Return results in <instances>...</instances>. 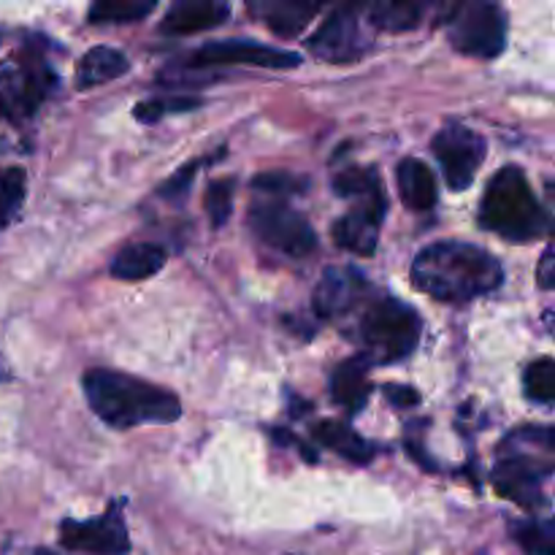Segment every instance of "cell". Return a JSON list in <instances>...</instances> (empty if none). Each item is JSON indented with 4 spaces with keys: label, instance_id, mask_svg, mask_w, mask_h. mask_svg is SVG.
<instances>
[{
    "label": "cell",
    "instance_id": "6da1fadb",
    "mask_svg": "<svg viewBox=\"0 0 555 555\" xmlns=\"http://www.w3.org/2000/svg\"><path fill=\"white\" fill-rule=\"evenodd\" d=\"M412 285L434 301L466 304L488 296L504 282L499 258L469 242H437L412 260Z\"/></svg>",
    "mask_w": 555,
    "mask_h": 555
},
{
    "label": "cell",
    "instance_id": "7a4b0ae2",
    "mask_svg": "<svg viewBox=\"0 0 555 555\" xmlns=\"http://www.w3.org/2000/svg\"><path fill=\"white\" fill-rule=\"evenodd\" d=\"M87 404L106 426L130 431L139 426H168L182 417V401L171 390L112 369H90L81 377Z\"/></svg>",
    "mask_w": 555,
    "mask_h": 555
},
{
    "label": "cell",
    "instance_id": "3957f363",
    "mask_svg": "<svg viewBox=\"0 0 555 555\" xmlns=\"http://www.w3.org/2000/svg\"><path fill=\"white\" fill-rule=\"evenodd\" d=\"M347 318H352L347 336L361 347L358 356L366 358L372 366L412 356L423 336L421 314L393 296L369 293Z\"/></svg>",
    "mask_w": 555,
    "mask_h": 555
},
{
    "label": "cell",
    "instance_id": "277c9868",
    "mask_svg": "<svg viewBox=\"0 0 555 555\" xmlns=\"http://www.w3.org/2000/svg\"><path fill=\"white\" fill-rule=\"evenodd\" d=\"M480 225L518 244L551 233V215L537 201L524 168L504 166L493 173L480 201Z\"/></svg>",
    "mask_w": 555,
    "mask_h": 555
},
{
    "label": "cell",
    "instance_id": "5b68a950",
    "mask_svg": "<svg viewBox=\"0 0 555 555\" xmlns=\"http://www.w3.org/2000/svg\"><path fill=\"white\" fill-rule=\"evenodd\" d=\"M555 442L551 428H524L509 434L493 469V486L509 502L526 509L545 507V482L553 475Z\"/></svg>",
    "mask_w": 555,
    "mask_h": 555
},
{
    "label": "cell",
    "instance_id": "8992f818",
    "mask_svg": "<svg viewBox=\"0 0 555 555\" xmlns=\"http://www.w3.org/2000/svg\"><path fill=\"white\" fill-rule=\"evenodd\" d=\"M60 87L57 70L49 65L43 43H25L0 63V117L27 122Z\"/></svg>",
    "mask_w": 555,
    "mask_h": 555
},
{
    "label": "cell",
    "instance_id": "52a82bcc",
    "mask_svg": "<svg viewBox=\"0 0 555 555\" xmlns=\"http://www.w3.org/2000/svg\"><path fill=\"white\" fill-rule=\"evenodd\" d=\"M448 41L455 52L493 60L507 47V14L491 0H469L448 9Z\"/></svg>",
    "mask_w": 555,
    "mask_h": 555
},
{
    "label": "cell",
    "instance_id": "ba28073f",
    "mask_svg": "<svg viewBox=\"0 0 555 555\" xmlns=\"http://www.w3.org/2000/svg\"><path fill=\"white\" fill-rule=\"evenodd\" d=\"M249 231L287 258H307L318 247V233L301 211L291 209L280 198H260L249 206Z\"/></svg>",
    "mask_w": 555,
    "mask_h": 555
},
{
    "label": "cell",
    "instance_id": "9c48e42d",
    "mask_svg": "<svg viewBox=\"0 0 555 555\" xmlns=\"http://www.w3.org/2000/svg\"><path fill=\"white\" fill-rule=\"evenodd\" d=\"M431 152L439 166H442L448 188L461 193V190H466L475 182V173L486 163L488 144L469 125L448 122L431 139Z\"/></svg>",
    "mask_w": 555,
    "mask_h": 555
},
{
    "label": "cell",
    "instance_id": "30bf717a",
    "mask_svg": "<svg viewBox=\"0 0 555 555\" xmlns=\"http://www.w3.org/2000/svg\"><path fill=\"white\" fill-rule=\"evenodd\" d=\"M304 57L293 49L269 47V43L231 38V41H211L195 49L182 60V68H206V65H255V68L291 70L298 68Z\"/></svg>",
    "mask_w": 555,
    "mask_h": 555
},
{
    "label": "cell",
    "instance_id": "8fae6325",
    "mask_svg": "<svg viewBox=\"0 0 555 555\" xmlns=\"http://www.w3.org/2000/svg\"><path fill=\"white\" fill-rule=\"evenodd\" d=\"M60 545L65 551L87 555H128L130 537L122 518V504L114 502L106 513L87 520L65 518L60 524Z\"/></svg>",
    "mask_w": 555,
    "mask_h": 555
},
{
    "label": "cell",
    "instance_id": "7c38bea8",
    "mask_svg": "<svg viewBox=\"0 0 555 555\" xmlns=\"http://www.w3.org/2000/svg\"><path fill=\"white\" fill-rule=\"evenodd\" d=\"M309 52L318 54L320 60L334 65L356 63L369 52V41L361 30V16L356 5H341L336 9L318 33H312L307 41Z\"/></svg>",
    "mask_w": 555,
    "mask_h": 555
},
{
    "label": "cell",
    "instance_id": "4fadbf2b",
    "mask_svg": "<svg viewBox=\"0 0 555 555\" xmlns=\"http://www.w3.org/2000/svg\"><path fill=\"white\" fill-rule=\"evenodd\" d=\"M385 211H388L385 188L361 195V198H356V206L334 222V242L341 249H347V253L369 258V255L377 253L379 228L385 222Z\"/></svg>",
    "mask_w": 555,
    "mask_h": 555
},
{
    "label": "cell",
    "instance_id": "5bb4252c",
    "mask_svg": "<svg viewBox=\"0 0 555 555\" xmlns=\"http://www.w3.org/2000/svg\"><path fill=\"white\" fill-rule=\"evenodd\" d=\"M372 293L366 276L361 271L350 269V266H334L320 276L318 287L312 293V307L320 320H336L347 318L356 312L358 304Z\"/></svg>",
    "mask_w": 555,
    "mask_h": 555
},
{
    "label": "cell",
    "instance_id": "9a60e30c",
    "mask_svg": "<svg viewBox=\"0 0 555 555\" xmlns=\"http://www.w3.org/2000/svg\"><path fill=\"white\" fill-rule=\"evenodd\" d=\"M231 16V5L222 0H177L168 5L160 22L166 36H193V33L220 27Z\"/></svg>",
    "mask_w": 555,
    "mask_h": 555
},
{
    "label": "cell",
    "instance_id": "2e32d148",
    "mask_svg": "<svg viewBox=\"0 0 555 555\" xmlns=\"http://www.w3.org/2000/svg\"><path fill=\"white\" fill-rule=\"evenodd\" d=\"M247 9L274 36L296 38L318 16L320 3H309V0H253Z\"/></svg>",
    "mask_w": 555,
    "mask_h": 555
},
{
    "label": "cell",
    "instance_id": "e0dca14e",
    "mask_svg": "<svg viewBox=\"0 0 555 555\" xmlns=\"http://www.w3.org/2000/svg\"><path fill=\"white\" fill-rule=\"evenodd\" d=\"M369 369L372 363L363 356H352L347 361H341L339 366L331 374V396H334L336 404L345 406L350 415L366 406L369 393H372V385H369Z\"/></svg>",
    "mask_w": 555,
    "mask_h": 555
},
{
    "label": "cell",
    "instance_id": "ac0fdd59",
    "mask_svg": "<svg viewBox=\"0 0 555 555\" xmlns=\"http://www.w3.org/2000/svg\"><path fill=\"white\" fill-rule=\"evenodd\" d=\"M168 255L160 244L141 242L130 244V247L119 249L112 260V276L119 282H144L150 276L160 274L163 266H166Z\"/></svg>",
    "mask_w": 555,
    "mask_h": 555
},
{
    "label": "cell",
    "instance_id": "d6986e66",
    "mask_svg": "<svg viewBox=\"0 0 555 555\" xmlns=\"http://www.w3.org/2000/svg\"><path fill=\"white\" fill-rule=\"evenodd\" d=\"M396 184H399V195L410 209L428 211L437 204V177L431 168L417 157H404L396 166Z\"/></svg>",
    "mask_w": 555,
    "mask_h": 555
},
{
    "label": "cell",
    "instance_id": "ffe728a7",
    "mask_svg": "<svg viewBox=\"0 0 555 555\" xmlns=\"http://www.w3.org/2000/svg\"><path fill=\"white\" fill-rule=\"evenodd\" d=\"M128 57L119 49L95 47L76 65V87L79 90H92V87H101L106 81L119 79L122 74H128Z\"/></svg>",
    "mask_w": 555,
    "mask_h": 555
},
{
    "label": "cell",
    "instance_id": "44dd1931",
    "mask_svg": "<svg viewBox=\"0 0 555 555\" xmlns=\"http://www.w3.org/2000/svg\"><path fill=\"white\" fill-rule=\"evenodd\" d=\"M314 442H320L323 448L334 450L341 459L352 461V464H369L374 459V448L361 437V434L352 431L347 423L339 421H320L312 428Z\"/></svg>",
    "mask_w": 555,
    "mask_h": 555
},
{
    "label": "cell",
    "instance_id": "7402d4cb",
    "mask_svg": "<svg viewBox=\"0 0 555 555\" xmlns=\"http://www.w3.org/2000/svg\"><path fill=\"white\" fill-rule=\"evenodd\" d=\"M366 16L379 30L404 33L415 30L421 25L423 16H426V5L412 3V0H404V3H372L366 5Z\"/></svg>",
    "mask_w": 555,
    "mask_h": 555
},
{
    "label": "cell",
    "instance_id": "603a6c76",
    "mask_svg": "<svg viewBox=\"0 0 555 555\" xmlns=\"http://www.w3.org/2000/svg\"><path fill=\"white\" fill-rule=\"evenodd\" d=\"M157 9L155 0H98L90 9L87 20L92 25H130V22H141Z\"/></svg>",
    "mask_w": 555,
    "mask_h": 555
},
{
    "label": "cell",
    "instance_id": "cb8c5ba5",
    "mask_svg": "<svg viewBox=\"0 0 555 555\" xmlns=\"http://www.w3.org/2000/svg\"><path fill=\"white\" fill-rule=\"evenodd\" d=\"M509 534L529 555H555L553 520H518L509 524Z\"/></svg>",
    "mask_w": 555,
    "mask_h": 555
},
{
    "label": "cell",
    "instance_id": "d4e9b609",
    "mask_svg": "<svg viewBox=\"0 0 555 555\" xmlns=\"http://www.w3.org/2000/svg\"><path fill=\"white\" fill-rule=\"evenodd\" d=\"M27 195V177L22 168H5L0 171V231L9 228L22 211Z\"/></svg>",
    "mask_w": 555,
    "mask_h": 555
},
{
    "label": "cell",
    "instance_id": "484cf974",
    "mask_svg": "<svg viewBox=\"0 0 555 555\" xmlns=\"http://www.w3.org/2000/svg\"><path fill=\"white\" fill-rule=\"evenodd\" d=\"M201 98L193 95H168V98H152V101H141L139 106L133 108V117L139 122L155 125L160 122L163 117L168 114H184V112H195L201 106Z\"/></svg>",
    "mask_w": 555,
    "mask_h": 555
},
{
    "label": "cell",
    "instance_id": "4316f807",
    "mask_svg": "<svg viewBox=\"0 0 555 555\" xmlns=\"http://www.w3.org/2000/svg\"><path fill=\"white\" fill-rule=\"evenodd\" d=\"M526 396L537 404H553L555 399V363L553 358H540V361L529 363L524 374Z\"/></svg>",
    "mask_w": 555,
    "mask_h": 555
},
{
    "label": "cell",
    "instance_id": "83f0119b",
    "mask_svg": "<svg viewBox=\"0 0 555 555\" xmlns=\"http://www.w3.org/2000/svg\"><path fill=\"white\" fill-rule=\"evenodd\" d=\"M377 188H383V182H379V173L374 168L352 166L334 177V193L341 195V198H361V195L372 193Z\"/></svg>",
    "mask_w": 555,
    "mask_h": 555
},
{
    "label": "cell",
    "instance_id": "f1b7e54d",
    "mask_svg": "<svg viewBox=\"0 0 555 555\" xmlns=\"http://www.w3.org/2000/svg\"><path fill=\"white\" fill-rule=\"evenodd\" d=\"M233 190H236V182L233 179H217V182L209 184L206 190V211H209V220L215 228H222L228 222L233 211Z\"/></svg>",
    "mask_w": 555,
    "mask_h": 555
},
{
    "label": "cell",
    "instance_id": "f546056e",
    "mask_svg": "<svg viewBox=\"0 0 555 555\" xmlns=\"http://www.w3.org/2000/svg\"><path fill=\"white\" fill-rule=\"evenodd\" d=\"M253 188L260 190V193L271 195V198L282 201V198H287V195L307 190V179H298L287 171H266V173H260V177H255Z\"/></svg>",
    "mask_w": 555,
    "mask_h": 555
},
{
    "label": "cell",
    "instance_id": "4dcf8cb0",
    "mask_svg": "<svg viewBox=\"0 0 555 555\" xmlns=\"http://www.w3.org/2000/svg\"><path fill=\"white\" fill-rule=\"evenodd\" d=\"M198 166H201V163L193 160V163H188V166L179 168V171L173 173V177L168 179V182L160 188V198H168V201L184 198V195H188V190H190V184H193Z\"/></svg>",
    "mask_w": 555,
    "mask_h": 555
},
{
    "label": "cell",
    "instance_id": "1f68e13d",
    "mask_svg": "<svg viewBox=\"0 0 555 555\" xmlns=\"http://www.w3.org/2000/svg\"><path fill=\"white\" fill-rule=\"evenodd\" d=\"M383 393L399 410H412V406L421 404V393L415 388H410V385H385Z\"/></svg>",
    "mask_w": 555,
    "mask_h": 555
},
{
    "label": "cell",
    "instance_id": "d6a6232c",
    "mask_svg": "<svg viewBox=\"0 0 555 555\" xmlns=\"http://www.w3.org/2000/svg\"><path fill=\"white\" fill-rule=\"evenodd\" d=\"M537 280H540L542 291H551L555 282V260H553V247L547 244L545 253L540 258V269H537Z\"/></svg>",
    "mask_w": 555,
    "mask_h": 555
},
{
    "label": "cell",
    "instance_id": "836d02e7",
    "mask_svg": "<svg viewBox=\"0 0 555 555\" xmlns=\"http://www.w3.org/2000/svg\"><path fill=\"white\" fill-rule=\"evenodd\" d=\"M36 555H57L54 551H47V547H41V551H36Z\"/></svg>",
    "mask_w": 555,
    "mask_h": 555
},
{
    "label": "cell",
    "instance_id": "e575fe53",
    "mask_svg": "<svg viewBox=\"0 0 555 555\" xmlns=\"http://www.w3.org/2000/svg\"><path fill=\"white\" fill-rule=\"evenodd\" d=\"M0 369H3V366H0ZM5 377V372H0V379H3Z\"/></svg>",
    "mask_w": 555,
    "mask_h": 555
}]
</instances>
